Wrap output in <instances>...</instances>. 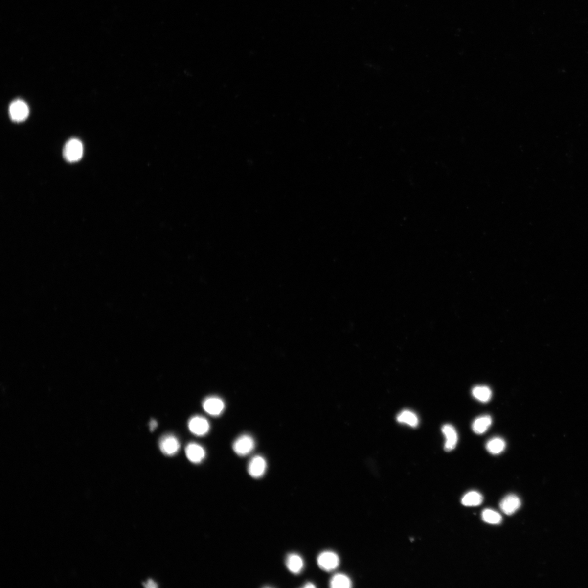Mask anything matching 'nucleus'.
Segmentation results:
<instances>
[{
	"label": "nucleus",
	"mask_w": 588,
	"mask_h": 588,
	"mask_svg": "<svg viewBox=\"0 0 588 588\" xmlns=\"http://www.w3.org/2000/svg\"><path fill=\"white\" fill-rule=\"evenodd\" d=\"M84 147L83 143L78 139H70L65 144L63 151L65 160L69 162L79 161L83 157Z\"/></svg>",
	"instance_id": "1"
},
{
	"label": "nucleus",
	"mask_w": 588,
	"mask_h": 588,
	"mask_svg": "<svg viewBox=\"0 0 588 588\" xmlns=\"http://www.w3.org/2000/svg\"><path fill=\"white\" fill-rule=\"evenodd\" d=\"M339 558L332 551H326L321 553L317 558L318 566L322 570L331 571L336 569L339 565Z\"/></svg>",
	"instance_id": "2"
},
{
	"label": "nucleus",
	"mask_w": 588,
	"mask_h": 588,
	"mask_svg": "<svg viewBox=\"0 0 588 588\" xmlns=\"http://www.w3.org/2000/svg\"><path fill=\"white\" fill-rule=\"evenodd\" d=\"M9 114L13 122H22L28 117L29 108L23 100H16L9 106Z\"/></svg>",
	"instance_id": "3"
},
{
	"label": "nucleus",
	"mask_w": 588,
	"mask_h": 588,
	"mask_svg": "<svg viewBox=\"0 0 588 588\" xmlns=\"http://www.w3.org/2000/svg\"><path fill=\"white\" fill-rule=\"evenodd\" d=\"M255 447V442L252 436L243 435L236 439L233 445L234 452L240 456H247Z\"/></svg>",
	"instance_id": "4"
},
{
	"label": "nucleus",
	"mask_w": 588,
	"mask_h": 588,
	"mask_svg": "<svg viewBox=\"0 0 588 588\" xmlns=\"http://www.w3.org/2000/svg\"><path fill=\"white\" fill-rule=\"evenodd\" d=\"M159 447L163 454L173 456L180 450V443L174 435L168 434L162 436L159 441Z\"/></svg>",
	"instance_id": "5"
},
{
	"label": "nucleus",
	"mask_w": 588,
	"mask_h": 588,
	"mask_svg": "<svg viewBox=\"0 0 588 588\" xmlns=\"http://www.w3.org/2000/svg\"><path fill=\"white\" fill-rule=\"evenodd\" d=\"M267 464L266 459L262 456L256 455L249 461L248 465L249 475L253 478H261L267 470Z\"/></svg>",
	"instance_id": "6"
},
{
	"label": "nucleus",
	"mask_w": 588,
	"mask_h": 588,
	"mask_svg": "<svg viewBox=\"0 0 588 588\" xmlns=\"http://www.w3.org/2000/svg\"><path fill=\"white\" fill-rule=\"evenodd\" d=\"M189 430L196 436H204L210 430V424L208 420L204 417L196 416L192 417L188 423Z\"/></svg>",
	"instance_id": "7"
},
{
	"label": "nucleus",
	"mask_w": 588,
	"mask_h": 588,
	"mask_svg": "<svg viewBox=\"0 0 588 588\" xmlns=\"http://www.w3.org/2000/svg\"><path fill=\"white\" fill-rule=\"evenodd\" d=\"M204 410L214 417L221 415L224 411L225 404L223 399L217 397L206 398L203 403Z\"/></svg>",
	"instance_id": "8"
},
{
	"label": "nucleus",
	"mask_w": 588,
	"mask_h": 588,
	"mask_svg": "<svg viewBox=\"0 0 588 588\" xmlns=\"http://www.w3.org/2000/svg\"><path fill=\"white\" fill-rule=\"evenodd\" d=\"M521 505V502L517 495L510 494L501 501L500 508L502 512L508 515L514 514L519 510Z\"/></svg>",
	"instance_id": "9"
},
{
	"label": "nucleus",
	"mask_w": 588,
	"mask_h": 588,
	"mask_svg": "<svg viewBox=\"0 0 588 588\" xmlns=\"http://www.w3.org/2000/svg\"><path fill=\"white\" fill-rule=\"evenodd\" d=\"M442 432L446 437L445 450L451 452L454 450L458 441V435L455 428L451 424H446L442 427Z\"/></svg>",
	"instance_id": "10"
},
{
	"label": "nucleus",
	"mask_w": 588,
	"mask_h": 588,
	"mask_svg": "<svg viewBox=\"0 0 588 588\" xmlns=\"http://www.w3.org/2000/svg\"><path fill=\"white\" fill-rule=\"evenodd\" d=\"M187 459L195 464L200 463L205 456V451L203 447L196 443H190L185 448Z\"/></svg>",
	"instance_id": "11"
},
{
	"label": "nucleus",
	"mask_w": 588,
	"mask_h": 588,
	"mask_svg": "<svg viewBox=\"0 0 588 588\" xmlns=\"http://www.w3.org/2000/svg\"><path fill=\"white\" fill-rule=\"evenodd\" d=\"M288 569L294 574H299L304 568V561L299 554H289L286 561Z\"/></svg>",
	"instance_id": "12"
},
{
	"label": "nucleus",
	"mask_w": 588,
	"mask_h": 588,
	"mask_svg": "<svg viewBox=\"0 0 588 588\" xmlns=\"http://www.w3.org/2000/svg\"><path fill=\"white\" fill-rule=\"evenodd\" d=\"M492 418L489 415H484L476 418L472 423V428L476 434H483L492 425Z\"/></svg>",
	"instance_id": "13"
},
{
	"label": "nucleus",
	"mask_w": 588,
	"mask_h": 588,
	"mask_svg": "<svg viewBox=\"0 0 588 588\" xmlns=\"http://www.w3.org/2000/svg\"><path fill=\"white\" fill-rule=\"evenodd\" d=\"M474 397L481 403H488L492 398V390L486 385H476L472 390Z\"/></svg>",
	"instance_id": "14"
},
{
	"label": "nucleus",
	"mask_w": 588,
	"mask_h": 588,
	"mask_svg": "<svg viewBox=\"0 0 588 588\" xmlns=\"http://www.w3.org/2000/svg\"><path fill=\"white\" fill-rule=\"evenodd\" d=\"M506 443L503 438L499 437H495L487 442L486 449L491 454L498 455L502 453L505 449Z\"/></svg>",
	"instance_id": "15"
},
{
	"label": "nucleus",
	"mask_w": 588,
	"mask_h": 588,
	"mask_svg": "<svg viewBox=\"0 0 588 588\" xmlns=\"http://www.w3.org/2000/svg\"><path fill=\"white\" fill-rule=\"evenodd\" d=\"M483 502V496L475 491L467 493L461 500L462 504L467 507H475L480 505Z\"/></svg>",
	"instance_id": "16"
},
{
	"label": "nucleus",
	"mask_w": 588,
	"mask_h": 588,
	"mask_svg": "<svg viewBox=\"0 0 588 588\" xmlns=\"http://www.w3.org/2000/svg\"><path fill=\"white\" fill-rule=\"evenodd\" d=\"M397 419L398 422L407 424L412 427H416L418 425V418L416 414L412 411L404 410L400 413Z\"/></svg>",
	"instance_id": "17"
},
{
	"label": "nucleus",
	"mask_w": 588,
	"mask_h": 588,
	"mask_svg": "<svg viewBox=\"0 0 588 588\" xmlns=\"http://www.w3.org/2000/svg\"><path fill=\"white\" fill-rule=\"evenodd\" d=\"M330 585L333 588H350L352 587V582L348 576L339 573L332 577Z\"/></svg>",
	"instance_id": "18"
},
{
	"label": "nucleus",
	"mask_w": 588,
	"mask_h": 588,
	"mask_svg": "<svg viewBox=\"0 0 588 588\" xmlns=\"http://www.w3.org/2000/svg\"><path fill=\"white\" fill-rule=\"evenodd\" d=\"M482 519L484 521L491 524H499L502 522V518L496 511L487 509H485L481 514Z\"/></svg>",
	"instance_id": "19"
},
{
	"label": "nucleus",
	"mask_w": 588,
	"mask_h": 588,
	"mask_svg": "<svg viewBox=\"0 0 588 588\" xmlns=\"http://www.w3.org/2000/svg\"><path fill=\"white\" fill-rule=\"evenodd\" d=\"M144 586L148 588H155L158 587L157 583L151 580L148 581L145 583H144Z\"/></svg>",
	"instance_id": "20"
},
{
	"label": "nucleus",
	"mask_w": 588,
	"mask_h": 588,
	"mask_svg": "<svg viewBox=\"0 0 588 588\" xmlns=\"http://www.w3.org/2000/svg\"><path fill=\"white\" fill-rule=\"evenodd\" d=\"M149 427H150L151 431H153L158 427L157 422L156 420H154V419H152V420H151L150 422V423H149Z\"/></svg>",
	"instance_id": "21"
},
{
	"label": "nucleus",
	"mask_w": 588,
	"mask_h": 588,
	"mask_svg": "<svg viewBox=\"0 0 588 588\" xmlns=\"http://www.w3.org/2000/svg\"><path fill=\"white\" fill-rule=\"evenodd\" d=\"M303 588H316V586L314 584H313V583L308 582L304 586H303Z\"/></svg>",
	"instance_id": "22"
}]
</instances>
